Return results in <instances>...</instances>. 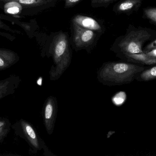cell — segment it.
<instances>
[{"label":"cell","instance_id":"1","mask_svg":"<svg viewBox=\"0 0 156 156\" xmlns=\"http://www.w3.org/2000/svg\"><path fill=\"white\" fill-rule=\"evenodd\" d=\"M146 67L128 62L109 61L103 63L97 72V78L105 86H119L129 84Z\"/></svg>","mask_w":156,"mask_h":156},{"label":"cell","instance_id":"6","mask_svg":"<svg viewBox=\"0 0 156 156\" xmlns=\"http://www.w3.org/2000/svg\"><path fill=\"white\" fill-rule=\"evenodd\" d=\"M74 28V41L78 49L88 47L95 37L94 31L81 27L73 23Z\"/></svg>","mask_w":156,"mask_h":156},{"label":"cell","instance_id":"10","mask_svg":"<svg viewBox=\"0 0 156 156\" xmlns=\"http://www.w3.org/2000/svg\"><path fill=\"white\" fill-rule=\"evenodd\" d=\"M18 77L12 76L0 82V99L13 93L19 83Z\"/></svg>","mask_w":156,"mask_h":156},{"label":"cell","instance_id":"2","mask_svg":"<svg viewBox=\"0 0 156 156\" xmlns=\"http://www.w3.org/2000/svg\"><path fill=\"white\" fill-rule=\"evenodd\" d=\"M156 38V30L130 25L125 35L121 37L114 49L118 57L126 54L144 53V46Z\"/></svg>","mask_w":156,"mask_h":156},{"label":"cell","instance_id":"15","mask_svg":"<svg viewBox=\"0 0 156 156\" xmlns=\"http://www.w3.org/2000/svg\"><path fill=\"white\" fill-rule=\"evenodd\" d=\"M143 17L147 19L151 24L156 26V7L148 6L143 10Z\"/></svg>","mask_w":156,"mask_h":156},{"label":"cell","instance_id":"16","mask_svg":"<svg viewBox=\"0 0 156 156\" xmlns=\"http://www.w3.org/2000/svg\"><path fill=\"white\" fill-rule=\"evenodd\" d=\"M154 49H156V38L150 41L147 44V45H146L145 47H144L143 48V51L144 52H148Z\"/></svg>","mask_w":156,"mask_h":156},{"label":"cell","instance_id":"8","mask_svg":"<svg viewBox=\"0 0 156 156\" xmlns=\"http://www.w3.org/2000/svg\"><path fill=\"white\" fill-rule=\"evenodd\" d=\"M143 0H122L114 6L115 12L118 13L130 15L137 12L142 6Z\"/></svg>","mask_w":156,"mask_h":156},{"label":"cell","instance_id":"21","mask_svg":"<svg viewBox=\"0 0 156 156\" xmlns=\"http://www.w3.org/2000/svg\"><path fill=\"white\" fill-rule=\"evenodd\" d=\"M91 1L92 5H96L98 4L100 5L102 0H91Z\"/></svg>","mask_w":156,"mask_h":156},{"label":"cell","instance_id":"22","mask_svg":"<svg viewBox=\"0 0 156 156\" xmlns=\"http://www.w3.org/2000/svg\"><path fill=\"white\" fill-rule=\"evenodd\" d=\"M115 1H116V0H102L100 4H106L108 3L112 2Z\"/></svg>","mask_w":156,"mask_h":156},{"label":"cell","instance_id":"13","mask_svg":"<svg viewBox=\"0 0 156 156\" xmlns=\"http://www.w3.org/2000/svg\"><path fill=\"white\" fill-rule=\"evenodd\" d=\"M156 79V65L149 68H146L137 76L136 80L147 82Z\"/></svg>","mask_w":156,"mask_h":156},{"label":"cell","instance_id":"18","mask_svg":"<svg viewBox=\"0 0 156 156\" xmlns=\"http://www.w3.org/2000/svg\"><path fill=\"white\" fill-rule=\"evenodd\" d=\"M81 0H65V7L69 8L76 5Z\"/></svg>","mask_w":156,"mask_h":156},{"label":"cell","instance_id":"5","mask_svg":"<svg viewBox=\"0 0 156 156\" xmlns=\"http://www.w3.org/2000/svg\"><path fill=\"white\" fill-rule=\"evenodd\" d=\"M21 125L23 134L26 140L35 152H37L43 149L44 152V155H55L49 150L45 143L39 136L35 129L30 123L25 121H23Z\"/></svg>","mask_w":156,"mask_h":156},{"label":"cell","instance_id":"11","mask_svg":"<svg viewBox=\"0 0 156 156\" xmlns=\"http://www.w3.org/2000/svg\"><path fill=\"white\" fill-rule=\"evenodd\" d=\"M18 56L12 50L0 49V70L5 69L18 61Z\"/></svg>","mask_w":156,"mask_h":156},{"label":"cell","instance_id":"14","mask_svg":"<svg viewBox=\"0 0 156 156\" xmlns=\"http://www.w3.org/2000/svg\"><path fill=\"white\" fill-rule=\"evenodd\" d=\"M23 5L15 1L6 2L4 5L5 13L10 14H17L22 11Z\"/></svg>","mask_w":156,"mask_h":156},{"label":"cell","instance_id":"3","mask_svg":"<svg viewBox=\"0 0 156 156\" xmlns=\"http://www.w3.org/2000/svg\"><path fill=\"white\" fill-rule=\"evenodd\" d=\"M50 53L54 64L49 71V79L51 81L57 80L71 62L72 56L66 34L61 33L55 37Z\"/></svg>","mask_w":156,"mask_h":156},{"label":"cell","instance_id":"7","mask_svg":"<svg viewBox=\"0 0 156 156\" xmlns=\"http://www.w3.org/2000/svg\"><path fill=\"white\" fill-rule=\"evenodd\" d=\"M126 62H131L142 65L156 64V49L140 54H126L120 57Z\"/></svg>","mask_w":156,"mask_h":156},{"label":"cell","instance_id":"20","mask_svg":"<svg viewBox=\"0 0 156 156\" xmlns=\"http://www.w3.org/2000/svg\"><path fill=\"white\" fill-rule=\"evenodd\" d=\"M0 35L2 36L5 37L7 38L8 39L10 40H12L14 39V38L13 36L11 35L10 34H7V33H3V32H0Z\"/></svg>","mask_w":156,"mask_h":156},{"label":"cell","instance_id":"17","mask_svg":"<svg viewBox=\"0 0 156 156\" xmlns=\"http://www.w3.org/2000/svg\"><path fill=\"white\" fill-rule=\"evenodd\" d=\"M0 28L1 29H3L5 30L9 31L13 34H20L21 32L19 31H17V30H14V29H12L11 27H9L8 26L6 25L4 23H3L1 20H0Z\"/></svg>","mask_w":156,"mask_h":156},{"label":"cell","instance_id":"19","mask_svg":"<svg viewBox=\"0 0 156 156\" xmlns=\"http://www.w3.org/2000/svg\"><path fill=\"white\" fill-rule=\"evenodd\" d=\"M5 123L3 121H0V136H2L6 132L7 130L5 129Z\"/></svg>","mask_w":156,"mask_h":156},{"label":"cell","instance_id":"12","mask_svg":"<svg viewBox=\"0 0 156 156\" xmlns=\"http://www.w3.org/2000/svg\"><path fill=\"white\" fill-rule=\"evenodd\" d=\"M3 2H10L15 1L22 5L24 6L27 7H37V6H43L49 4L53 2L55 0H2Z\"/></svg>","mask_w":156,"mask_h":156},{"label":"cell","instance_id":"9","mask_svg":"<svg viewBox=\"0 0 156 156\" xmlns=\"http://www.w3.org/2000/svg\"><path fill=\"white\" fill-rule=\"evenodd\" d=\"M73 23L86 29L100 32L102 31L101 27L98 22L90 16L78 15L73 18Z\"/></svg>","mask_w":156,"mask_h":156},{"label":"cell","instance_id":"4","mask_svg":"<svg viewBox=\"0 0 156 156\" xmlns=\"http://www.w3.org/2000/svg\"><path fill=\"white\" fill-rule=\"evenodd\" d=\"M57 98L49 96L45 101L42 110V116L46 130L49 135L54 132L58 113Z\"/></svg>","mask_w":156,"mask_h":156}]
</instances>
